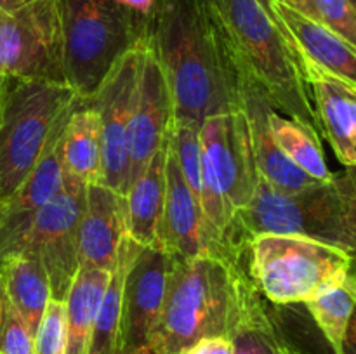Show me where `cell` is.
Here are the masks:
<instances>
[{
	"mask_svg": "<svg viewBox=\"0 0 356 354\" xmlns=\"http://www.w3.org/2000/svg\"><path fill=\"white\" fill-rule=\"evenodd\" d=\"M268 124L280 151L302 172L316 180H329L334 176L325 162L318 132L273 108L268 111Z\"/></svg>",
	"mask_w": 356,
	"mask_h": 354,
	"instance_id": "d4e9b609",
	"label": "cell"
},
{
	"mask_svg": "<svg viewBox=\"0 0 356 354\" xmlns=\"http://www.w3.org/2000/svg\"><path fill=\"white\" fill-rule=\"evenodd\" d=\"M155 248L181 259H191L198 255H225L242 259V255L226 245L225 239L212 229L205 219L197 196L184 180L170 146V139L167 141L165 198H163V210Z\"/></svg>",
	"mask_w": 356,
	"mask_h": 354,
	"instance_id": "4fadbf2b",
	"label": "cell"
},
{
	"mask_svg": "<svg viewBox=\"0 0 356 354\" xmlns=\"http://www.w3.org/2000/svg\"><path fill=\"white\" fill-rule=\"evenodd\" d=\"M58 9L66 83L80 97H89L111 66L149 35L120 0H58Z\"/></svg>",
	"mask_w": 356,
	"mask_h": 354,
	"instance_id": "8992f818",
	"label": "cell"
},
{
	"mask_svg": "<svg viewBox=\"0 0 356 354\" xmlns=\"http://www.w3.org/2000/svg\"><path fill=\"white\" fill-rule=\"evenodd\" d=\"M247 276L273 304L306 302L323 285L353 273V255L343 248L292 235H257L247 242Z\"/></svg>",
	"mask_w": 356,
	"mask_h": 354,
	"instance_id": "52a82bcc",
	"label": "cell"
},
{
	"mask_svg": "<svg viewBox=\"0 0 356 354\" xmlns=\"http://www.w3.org/2000/svg\"><path fill=\"white\" fill-rule=\"evenodd\" d=\"M233 354H287L289 344L261 302L257 288L250 292L240 318L229 333Z\"/></svg>",
	"mask_w": 356,
	"mask_h": 354,
	"instance_id": "4316f807",
	"label": "cell"
},
{
	"mask_svg": "<svg viewBox=\"0 0 356 354\" xmlns=\"http://www.w3.org/2000/svg\"><path fill=\"white\" fill-rule=\"evenodd\" d=\"M0 354H33V335L10 305L0 276Z\"/></svg>",
	"mask_w": 356,
	"mask_h": 354,
	"instance_id": "83f0119b",
	"label": "cell"
},
{
	"mask_svg": "<svg viewBox=\"0 0 356 354\" xmlns=\"http://www.w3.org/2000/svg\"><path fill=\"white\" fill-rule=\"evenodd\" d=\"M284 3H287L292 9L299 10V12L309 16L312 14V0H282Z\"/></svg>",
	"mask_w": 356,
	"mask_h": 354,
	"instance_id": "836d02e7",
	"label": "cell"
},
{
	"mask_svg": "<svg viewBox=\"0 0 356 354\" xmlns=\"http://www.w3.org/2000/svg\"><path fill=\"white\" fill-rule=\"evenodd\" d=\"M186 354H233V344L229 337H207L191 346Z\"/></svg>",
	"mask_w": 356,
	"mask_h": 354,
	"instance_id": "4dcf8cb0",
	"label": "cell"
},
{
	"mask_svg": "<svg viewBox=\"0 0 356 354\" xmlns=\"http://www.w3.org/2000/svg\"><path fill=\"white\" fill-rule=\"evenodd\" d=\"M200 141L205 165L235 215L252 200L259 183L249 120L243 110L205 118L200 125Z\"/></svg>",
	"mask_w": 356,
	"mask_h": 354,
	"instance_id": "8fae6325",
	"label": "cell"
},
{
	"mask_svg": "<svg viewBox=\"0 0 356 354\" xmlns=\"http://www.w3.org/2000/svg\"><path fill=\"white\" fill-rule=\"evenodd\" d=\"M309 17L322 23L350 44H355L356 10L353 0H312Z\"/></svg>",
	"mask_w": 356,
	"mask_h": 354,
	"instance_id": "f546056e",
	"label": "cell"
},
{
	"mask_svg": "<svg viewBox=\"0 0 356 354\" xmlns=\"http://www.w3.org/2000/svg\"><path fill=\"white\" fill-rule=\"evenodd\" d=\"M167 141L152 156L141 176L129 186L127 193L124 194L127 236L143 246H156V235L165 198Z\"/></svg>",
	"mask_w": 356,
	"mask_h": 354,
	"instance_id": "ffe728a7",
	"label": "cell"
},
{
	"mask_svg": "<svg viewBox=\"0 0 356 354\" xmlns=\"http://www.w3.org/2000/svg\"><path fill=\"white\" fill-rule=\"evenodd\" d=\"M61 134L52 141L40 162L13 198L0 207V262L23 252L35 215L59 193L65 184L66 174L59 153Z\"/></svg>",
	"mask_w": 356,
	"mask_h": 354,
	"instance_id": "2e32d148",
	"label": "cell"
},
{
	"mask_svg": "<svg viewBox=\"0 0 356 354\" xmlns=\"http://www.w3.org/2000/svg\"><path fill=\"white\" fill-rule=\"evenodd\" d=\"M82 99L68 83L7 80L0 110V207L28 179Z\"/></svg>",
	"mask_w": 356,
	"mask_h": 354,
	"instance_id": "5b68a950",
	"label": "cell"
},
{
	"mask_svg": "<svg viewBox=\"0 0 356 354\" xmlns=\"http://www.w3.org/2000/svg\"><path fill=\"white\" fill-rule=\"evenodd\" d=\"M120 3L138 23H141L143 26L152 28L156 0H120Z\"/></svg>",
	"mask_w": 356,
	"mask_h": 354,
	"instance_id": "1f68e13d",
	"label": "cell"
},
{
	"mask_svg": "<svg viewBox=\"0 0 356 354\" xmlns=\"http://www.w3.org/2000/svg\"><path fill=\"white\" fill-rule=\"evenodd\" d=\"M247 82L266 96L273 110L322 134L309 90L292 49L259 0H214Z\"/></svg>",
	"mask_w": 356,
	"mask_h": 354,
	"instance_id": "277c9868",
	"label": "cell"
},
{
	"mask_svg": "<svg viewBox=\"0 0 356 354\" xmlns=\"http://www.w3.org/2000/svg\"><path fill=\"white\" fill-rule=\"evenodd\" d=\"M149 44L165 73L174 118L242 110L247 78L214 0H156Z\"/></svg>",
	"mask_w": 356,
	"mask_h": 354,
	"instance_id": "6da1fadb",
	"label": "cell"
},
{
	"mask_svg": "<svg viewBox=\"0 0 356 354\" xmlns=\"http://www.w3.org/2000/svg\"><path fill=\"white\" fill-rule=\"evenodd\" d=\"M235 257H174L152 337L156 354H186L207 337H229L254 283Z\"/></svg>",
	"mask_w": 356,
	"mask_h": 354,
	"instance_id": "7a4b0ae2",
	"label": "cell"
},
{
	"mask_svg": "<svg viewBox=\"0 0 356 354\" xmlns=\"http://www.w3.org/2000/svg\"><path fill=\"white\" fill-rule=\"evenodd\" d=\"M273 106L266 99V96L256 85L247 83L242 110L249 120L250 141H252V151L259 177L271 186L285 191L301 189L309 184L318 183L306 172H302L299 167H296L280 151L271 135L270 124H268V111Z\"/></svg>",
	"mask_w": 356,
	"mask_h": 354,
	"instance_id": "d6986e66",
	"label": "cell"
},
{
	"mask_svg": "<svg viewBox=\"0 0 356 354\" xmlns=\"http://www.w3.org/2000/svg\"><path fill=\"white\" fill-rule=\"evenodd\" d=\"M82 180L66 174L65 184L35 215L23 252L40 259L51 285V298L65 302L73 278L80 269L79 228L86 201Z\"/></svg>",
	"mask_w": 356,
	"mask_h": 354,
	"instance_id": "9c48e42d",
	"label": "cell"
},
{
	"mask_svg": "<svg viewBox=\"0 0 356 354\" xmlns=\"http://www.w3.org/2000/svg\"><path fill=\"white\" fill-rule=\"evenodd\" d=\"M0 16H2V12H0Z\"/></svg>",
	"mask_w": 356,
	"mask_h": 354,
	"instance_id": "f35d334b",
	"label": "cell"
},
{
	"mask_svg": "<svg viewBox=\"0 0 356 354\" xmlns=\"http://www.w3.org/2000/svg\"><path fill=\"white\" fill-rule=\"evenodd\" d=\"M149 37V35H148ZM145 42L125 52L87 97L99 117L103 141L101 184L125 194L129 176V125L134 111Z\"/></svg>",
	"mask_w": 356,
	"mask_h": 354,
	"instance_id": "30bf717a",
	"label": "cell"
},
{
	"mask_svg": "<svg viewBox=\"0 0 356 354\" xmlns=\"http://www.w3.org/2000/svg\"><path fill=\"white\" fill-rule=\"evenodd\" d=\"M287 354H302V353H301V351L294 349V347H292V346H289V349H287Z\"/></svg>",
	"mask_w": 356,
	"mask_h": 354,
	"instance_id": "8d00e7d4",
	"label": "cell"
},
{
	"mask_svg": "<svg viewBox=\"0 0 356 354\" xmlns=\"http://www.w3.org/2000/svg\"><path fill=\"white\" fill-rule=\"evenodd\" d=\"M264 233L302 236L355 253L353 169H344L329 180H318L291 191L271 186L259 177L252 200L233 215L228 242L243 257L247 242Z\"/></svg>",
	"mask_w": 356,
	"mask_h": 354,
	"instance_id": "3957f363",
	"label": "cell"
},
{
	"mask_svg": "<svg viewBox=\"0 0 356 354\" xmlns=\"http://www.w3.org/2000/svg\"><path fill=\"white\" fill-rule=\"evenodd\" d=\"M0 75L66 83L58 0H35L0 16Z\"/></svg>",
	"mask_w": 356,
	"mask_h": 354,
	"instance_id": "ba28073f",
	"label": "cell"
},
{
	"mask_svg": "<svg viewBox=\"0 0 356 354\" xmlns=\"http://www.w3.org/2000/svg\"><path fill=\"white\" fill-rule=\"evenodd\" d=\"M65 302L51 298L33 335V354H65Z\"/></svg>",
	"mask_w": 356,
	"mask_h": 354,
	"instance_id": "f1b7e54d",
	"label": "cell"
},
{
	"mask_svg": "<svg viewBox=\"0 0 356 354\" xmlns=\"http://www.w3.org/2000/svg\"><path fill=\"white\" fill-rule=\"evenodd\" d=\"M302 80L315 97L320 130L344 169L356 163V82H350L308 59L296 58Z\"/></svg>",
	"mask_w": 356,
	"mask_h": 354,
	"instance_id": "9a60e30c",
	"label": "cell"
},
{
	"mask_svg": "<svg viewBox=\"0 0 356 354\" xmlns=\"http://www.w3.org/2000/svg\"><path fill=\"white\" fill-rule=\"evenodd\" d=\"M174 255L141 246L125 273L122 290L117 354H148L152 337L162 311L167 276Z\"/></svg>",
	"mask_w": 356,
	"mask_h": 354,
	"instance_id": "7c38bea8",
	"label": "cell"
},
{
	"mask_svg": "<svg viewBox=\"0 0 356 354\" xmlns=\"http://www.w3.org/2000/svg\"><path fill=\"white\" fill-rule=\"evenodd\" d=\"M356 285L353 273L323 285L308 301L306 307L322 330L334 354H348L351 318L355 309Z\"/></svg>",
	"mask_w": 356,
	"mask_h": 354,
	"instance_id": "cb8c5ba5",
	"label": "cell"
},
{
	"mask_svg": "<svg viewBox=\"0 0 356 354\" xmlns=\"http://www.w3.org/2000/svg\"><path fill=\"white\" fill-rule=\"evenodd\" d=\"M0 276L10 305L35 335L51 301V285L44 264L33 253L21 252L0 262Z\"/></svg>",
	"mask_w": 356,
	"mask_h": 354,
	"instance_id": "7402d4cb",
	"label": "cell"
},
{
	"mask_svg": "<svg viewBox=\"0 0 356 354\" xmlns=\"http://www.w3.org/2000/svg\"><path fill=\"white\" fill-rule=\"evenodd\" d=\"M31 2H35V0H0V12H14V10L21 9V7L28 6Z\"/></svg>",
	"mask_w": 356,
	"mask_h": 354,
	"instance_id": "d6a6232c",
	"label": "cell"
},
{
	"mask_svg": "<svg viewBox=\"0 0 356 354\" xmlns=\"http://www.w3.org/2000/svg\"><path fill=\"white\" fill-rule=\"evenodd\" d=\"M172 120V94L148 37L143 49L138 94L129 125L127 189L141 176L152 156L167 141Z\"/></svg>",
	"mask_w": 356,
	"mask_h": 354,
	"instance_id": "5bb4252c",
	"label": "cell"
},
{
	"mask_svg": "<svg viewBox=\"0 0 356 354\" xmlns=\"http://www.w3.org/2000/svg\"><path fill=\"white\" fill-rule=\"evenodd\" d=\"M127 236L125 198L101 183L87 184L79 228L80 267L111 271Z\"/></svg>",
	"mask_w": 356,
	"mask_h": 354,
	"instance_id": "e0dca14e",
	"label": "cell"
},
{
	"mask_svg": "<svg viewBox=\"0 0 356 354\" xmlns=\"http://www.w3.org/2000/svg\"><path fill=\"white\" fill-rule=\"evenodd\" d=\"M270 14L280 26L294 58L308 59L337 76L356 82V45L350 44L313 17L271 0Z\"/></svg>",
	"mask_w": 356,
	"mask_h": 354,
	"instance_id": "ac0fdd59",
	"label": "cell"
},
{
	"mask_svg": "<svg viewBox=\"0 0 356 354\" xmlns=\"http://www.w3.org/2000/svg\"><path fill=\"white\" fill-rule=\"evenodd\" d=\"M141 246L143 245L136 243L131 236H125L122 239L115 266L110 271L106 290L101 298L99 312H97L87 354H117L118 323H120L122 290H124L125 273H127L132 259Z\"/></svg>",
	"mask_w": 356,
	"mask_h": 354,
	"instance_id": "484cf974",
	"label": "cell"
},
{
	"mask_svg": "<svg viewBox=\"0 0 356 354\" xmlns=\"http://www.w3.org/2000/svg\"><path fill=\"white\" fill-rule=\"evenodd\" d=\"M259 3H261V6L264 7V9L270 10V3H271V0H259Z\"/></svg>",
	"mask_w": 356,
	"mask_h": 354,
	"instance_id": "d590c367",
	"label": "cell"
},
{
	"mask_svg": "<svg viewBox=\"0 0 356 354\" xmlns=\"http://www.w3.org/2000/svg\"><path fill=\"white\" fill-rule=\"evenodd\" d=\"M110 271L80 267L65 298V354H87Z\"/></svg>",
	"mask_w": 356,
	"mask_h": 354,
	"instance_id": "603a6c76",
	"label": "cell"
},
{
	"mask_svg": "<svg viewBox=\"0 0 356 354\" xmlns=\"http://www.w3.org/2000/svg\"><path fill=\"white\" fill-rule=\"evenodd\" d=\"M7 76L0 75V110H2V103H3V96H6V89H7Z\"/></svg>",
	"mask_w": 356,
	"mask_h": 354,
	"instance_id": "e575fe53",
	"label": "cell"
},
{
	"mask_svg": "<svg viewBox=\"0 0 356 354\" xmlns=\"http://www.w3.org/2000/svg\"><path fill=\"white\" fill-rule=\"evenodd\" d=\"M148 354H156V353H155V351H149V353H148Z\"/></svg>",
	"mask_w": 356,
	"mask_h": 354,
	"instance_id": "74e56055",
	"label": "cell"
},
{
	"mask_svg": "<svg viewBox=\"0 0 356 354\" xmlns=\"http://www.w3.org/2000/svg\"><path fill=\"white\" fill-rule=\"evenodd\" d=\"M59 153L65 174L83 184L101 183L103 179V141L99 117L83 97L63 128Z\"/></svg>",
	"mask_w": 356,
	"mask_h": 354,
	"instance_id": "44dd1931",
	"label": "cell"
}]
</instances>
